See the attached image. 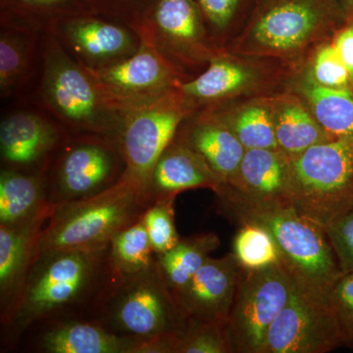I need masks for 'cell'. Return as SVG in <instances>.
Returning <instances> with one entry per match:
<instances>
[{
  "instance_id": "cell-34",
  "label": "cell",
  "mask_w": 353,
  "mask_h": 353,
  "mask_svg": "<svg viewBox=\"0 0 353 353\" xmlns=\"http://www.w3.org/2000/svg\"><path fill=\"white\" fill-rule=\"evenodd\" d=\"M175 199L169 197L152 202L141 217L157 255L168 252L181 240L175 227Z\"/></svg>"
},
{
  "instance_id": "cell-18",
  "label": "cell",
  "mask_w": 353,
  "mask_h": 353,
  "mask_svg": "<svg viewBox=\"0 0 353 353\" xmlns=\"http://www.w3.org/2000/svg\"><path fill=\"white\" fill-rule=\"evenodd\" d=\"M290 157L280 150H246L233 181L217 196L256 204L290 205Z\"/></svg>"
},
{
  "instance_id": "cell-27",
  "label": "cell",
  "mask_w": 353,
  "mask_h": 353,
  "mask_svg": "<svg viewBox=\"0 0 353 353\" xmlns=\"http://www.w3.org/2000/svg\"><path fill=\"white\" fill-rule=\"evenodd\" d=\"M43 34L1 27L0 31V97L19 94L34 75L41 57Z\"/></svg>"
},
{
  "instance_id": "cell-40",
  "label": "cell",
  "mask_w": 353,
  "mask_h": 353,
  "mask_svg": "<svg viewBox=\"0 0 353 353\" xmlns=\"http://www.w3.org/2000/svg\"><path fill=\"white\" fill-rule=\"evenodd\" d=\"M341 2L347 13V20L353 22V0H341Z\"/></svg>"
},
{
  "instance_id": "cell-3",
  "label": "cell",
  "mask_w": 353,
  "mask_h": 353,
  "mask_svg": "<svg viewBox=\"0 0 353 353\" xmlns=\"http://www.w3.org/2000/svg\"><path fill=\"white\" fill-rule=\"evenodd\" d=\"M150 204L124 173L99 194L57 203L41 234L37 259L57 252L106 250L114 236L138 222Z\"/></svg>"
},
{
  "instance_id": "cell-6",
  "label": "cell",
  "mask_w": 353,
  "mask_h": 353,
  "mask_svg": "<svg viewBox=\"0 0 353 353\" xmlns=\"http://www.w3.org/2000/svg\"><path fill=\"white\" fill-rule=\"evenodd\" d=\"M294 68L275 58L219 50L208 68L181 83L178 90L196 112L236 99L281 92Z\"/></svg>"
},
{
  "instance_id": "cell-10",
  "label": "cell",
  "mask_w": 353,
  "mask_h": 353,
  "mask_svg": "<svg viewBox=\"0 0 353 353\" xmlns=\"http://www.w3.org/2000/svg\"><path fill=\"white\" fill-rule=\"evenodd\" d=\"M347 341L326 290L294 278L289 301L269 330L264 353H325Z\"/></svg>"
},
{
  "instance_id": "cell-36",
  "label": "cell",
  "mask_w": 353,
  "mask_h": 353,
  "mask_svg": "<svg viewBox=\"0 0 353 353\" xmlns=\"http://www.w3.org/2000/svg\"><path fill=\"white\" fill-rule=\"evenodd\" d=\"M341 273L353 272V196L324 228Z\"/></svg>"
},
{
  "instance_id": "cell-15",
  "label": "cell",
  "mask_w": 353,
  "mask_h": 353,
  "mask_svg": "<svg viewBox=\"0 0 353 353\" xmlns=\"http://www.w3.org/2000/svg\"><path fill=\"white\" fill-rule=\"evenodd\" d=\"M141 39L139 50L124 61L108 68H87L124 111L155 101L185 82L148 39Z\"/></svg>"
},
{
  "instance_id": "cell-19",
  "label": "cell",
  "mask_w": 353,
  "mask_h": 353,
  "mask_svg": "<svg viewBox=\"0 0 353 353\" xmlns=\"http://www.w3.org/2000/svg\"><path fill=\"white\" fill-rule=\"evenodd\" d=\"M62 128L43 111L21 109L9 113L0 124L2 161L10 168L39 163L59 145Z\"/></svg>"
},
{
  "instance_id": "cell-16",
  "label": "cell",
  "mask_w": 353,
  "mask_h": 353,
  "mask_svg": "<svg viewBox=\"0 0 353 353\" xmlns=\"http://www.w3.org/2000/svg\"><path fill=\"white\" fill-rule=\"evenodd\" d=\"M243 269L233 252L208 257L185 287L172 294L187 319L229 322Z\"/></svg>"
},
{
  "instance_id": "cell-12",
  "label": "cell",
  "mask_w": 353,
  "mask_h": 353,
  "mask_svg": "<svg viewBox=\"0 0 353 353\" xmlns=\"http://www.w3.org/2000/svg\"><path fill=\"white\" fill-rule=\"evenodd\" d=\"M121 279L111 303L114 328L122 334L139 338L183 331L188 319L165 284L157 261L141 273Z\"/></svg>"
},
{
  "instance_id": "cell-1",
  "label": "cell",
  "mask_w": 353,
  "mask_h": 353,
  "mask_svg": "<svg viewBox=\"0 0 353 353\" xmlns=\"http://www.w3.org/2000/svg\"><path fill=\"white\" fill-rule=\"evenodd\" d=\"M347 22L341 0H257L243 31L226 50L296 67Z\"/></svg>"
},
{
  "instance_id": "cell-22",
  "label": "cell",
  "mask_w": 353,
  "mask_h": 353,
  "mask_svg": "<svg viewBox=\"0 0 353 353\" xmlns=\"http://www.w3.org/2000/svg\"><path fill=\"white\" fill-rule=\"evenodd\" d=\"M285 88L301 97L331 139L353 141V94L350 87L332 88L320 85L311 75L306 60L292 71Z\"/></svg>"
},
{
  "instance_id": "cell-41",
  "label": "cell",
  "mask_w": 353,
  "mask_h": 353,
  "mask_svg": "<svg viewBox=\"0 0 353 353\" xmlns=\"http://www.w3.org/2000/svg\"><path fill=\"white\" fill-rule=\"evenodd\" d=\"M350 88H352V92L353 94V73L352 74V76H350Z\"/></svg>"
},
{
  "instance_id": "cell-20",
  "label": "cell",
  "mask_w": 353,
  "mask_h": 353,
  "mask_svg": "<svg viewBox=\"0 0 353 353\" xmlns=\"http://www.w3.org/2000/svg\"><path fill=\"white\" fill-rule=\"evenodd\" d=\"M175 139L201 154L226 185L238 173L246 150L234 132L206 110L183 121Z\"/></svg>"
},
{
  "instance_id": "cell-39",
  "label": "cell",
  "mask_w": 353,
  "mask_h": 353,
  "mask_svg": "<svg viewBox=\"0 0 353 353\" xmlns=\"http://www.w3.org/2000/svg\"><path fill=\"white\" fill-rule=\"evenodd\" d=\"M334 50L347 66L350 75L353 73V22L348 21L332 39Z\"/></svg>"
},
{
  "instance_id": "cell-35",
  "label": "cell",
  "mask_w": 353,
  "mask_h": 353,
  "mask_svg": "<svg viewBox=\"0 0 353 353\" xmlns=\"http://www.w3.org/2000/svg\"><path fill=\"white\" fill-rule=\"evenodd\" d=\"M309 71L313 79L324 87H350V72L341 61L331 41L321 44L307 59Z\"/></svg>"
},
{
  "instance_id": "cell-11",
  "label": "cell",
  "mask_w": 353,
  "mask_h": 353,
  "mask_svg": "<svg viewBox=\"0 0 353 353\" xmlns=\"http://www.w3.org/2000/svg\"><path fill=\"white\" fill-rule=\"evenodd\" d=\"M294 278L282 263L243 270L231 314L234 353H264L272 324L289 301Z\"/></svg>"
},
{
  "instance_id": "cell-7",
  "label": "cell",
  "mask_w": 353,
  "mask_h": 353,
  "mask_svg": "<svg viewBox=\"0 0 353 353\" xmlns=\"http://www.w3.org/2000/svg\"><path fill=\"white\" fill-rule=\"evenodd\" d=\"M192 113L178 88L155 101L124 111L116 137L125 162L124 174L146 196L158 159Z\"/></svg>"
},
{
  "instance_id": "cell-25",
  "label": "cell",
  "mask_w": 353,
  "mask_h": 353,
  "mask_svg": "<svg viewBox=\"0 0 353 353\" xmlns=\"http://www.w3.org/2000/svg\"><path fill=\"white\" fill-rule=\"evenodd\" d=\"M99 14L95 0H0V26L46 34L60 21Z\"/></svg>"
},
{
  "instance_id": "cell-32",
  "label": "cell",
  "mask_w": 353,
  "mask_h": 353,
  "mask_svg": "<svg viewBox=\"0 0 353 353\" xmlns=\"http://www.w3.org/2000/svg\"><path fill=\"white\" fill-rule=\"evenodd\" d=\"M234 254L241 268L246 271L260 270L281 263L276 241L265 228L256 224L241 225L234 238Z\"/></svg>"
},
{
  "instance_id": "cell-17",
  "label": "cell",
  "mask_w": 353,
  "mask_h": 353,
  "mask_svg": "<svg viewBox=\"0 0 353 353\" xmlns=\"http://www.w3.org/2000/svg\"><path fill=\"white\" fill-rule=\"evenodd\" d=\"M55 205L46 202L38 212L22 222L0 225V296L6 318L22 292L28 271L38 254L44 223L50 220Z\"/></svg>"
},
{
  "instance_id": "cell-28",
  "label": "cell",
  "mask_w": 353,
  "mask_h": 353,
  "mask_svg": "<svg viewBox=\"0 0 353 353\" xmlns=\"http://www.w3.org/2000/svg\"><path fill=\"white\" fill-rule=\"evenodd\" d=\"M219 246L215 233L196 234L181 239L170 250L157 255L158 268L171 294L185 287Z\"/></svg>"
},
{
  "instance_id": "cell-5",
  "label": "cell",
  "mask_w": 353,
  "mask_h": 353,
  "mask_svg": "<svg viewBox=\"0 0 353 353\" xmlns=\"http://www.w3.org/2000/svg\"><path fill=\"white\" fill-rule=\"evenodd\" d=\"M290 203L322 228L353 196V141L332 139L290 157Z\"/></svg>"
},
{
  "instance_id": "cell-38",
  "label": "cell",
  "mask_w": 353,
  "mask_h": 353,
  "mask_svg": "<svg viewBox=\"0 0 353 353\" xmlns=\"http://www.w3.org/2000/svg\"><path fill=\"white\" fill-rule=\"evenodd\" d=\"M101 15L126 24L138 32L148 9L157 0H95Z\"/></svg>"
},
{
  "instance_id": "cell-8",
  "label": "cell",
  "mask_w": 353,
  "mask_h": 353,
  "mask_svg": "<svg viewBox=\"0 0 353 353\" xmlns=\"http://www.w3.org/2000/svg\"><path fill=\"white\" fill-rule=\"evenodd\" d=\"M104 252H63L41 257V264L28 277L11 312L13 326L26 328L76 303L99 276Z\"/></svg>"
},
{
  "instance_id": "cell-29",
  "label": "cell",
  "mask_w": 353,
  "mask_h": 353,
  "mask_svg": "<svg viewBox=\"0 0 353 353\" xmlns=\"http://www.w3.org/2000/svg\"><path fill=\"white\" fill-rule=\"evenodd\" d=\"M43 201L41 176L28 175L12 168L0 174V225H14L38 212Z\"/></svg>"
},
{
  "instance_id": "cell-37",
  "label": "cell",
  "mask_w": 353,
  "mask_h": 353,
  "mask_svg": "<svg viewBox=\"0 0 353 353\" xmlns=\"http://www.w3.org/2000/svg\"><path fill=\"white\" fill-rule=\"evenodd\" d=\"M347 341L353 340V272L341 273L326 290Z\"/></svg>"
},
{
  "instance_id": "cell-4",
  "label": "cell",
  "mask_w": 353,
  "mask_h": 353,
  "mask_svg": "<svg viewBox=\"0 0 353 353\" xmlns=\"http://www.w3.org/2000/svg\"><path fill=\"white\" fill-rule=\"evenodd\" d=\"M223 214L239 225L256 224L273 236L281 263L304 284L327 290L341 271L324 228L290 205L256 204L218 196Z\"/></svg>"
},
{
  "instance_id": "cell-33",
  "label": "cell",
  "mask_w": 353,
  "mask_h": 353,
  "mask_svg": "<svg viewBox=\"0 0 353 353\" xmlns=\"http://www.w3.org/2000/svg\"><path fill=\"white\" fill-rule=\"evenodd\" d=\"M175 353H234L228 323L188 319L176 336Z\"/></svg>"
},
{
  "instance_id": "cell-9",
  "label": "cell",
  "mask_w": 353,
  "mask_h": 353,
  "mask_svg": "<svg viewBox=\"0 0 353 353\" xmlns=\"http://www.w3.org/2000/svg\"><path fill=\"white\" fill-rule=\"evenodd\" d=\"M189 81L208 68L218 51L194 0H157L138 32Z\"/></svg>"
},
{
  "instance_id": "cell-26",
  "label": "cell",
  "mask_w": 353,
  "mask_h": 353,
  "mask_svg": "<svg viewBox=\"0 0 353 353\" xmlns=\"http://www.w3.org/2000/svg\"><path fill=\"white\" fill-rule=\"evenodd\" d=\"M145 338L114 334L90 323H66L48 332L41 348L50 353H138Z\"/></svg>"
},
{
  "instance_id": "cell-31",
  "label": "cell",
  "mask_w": 353,
  "mask_h": 353,
  "mask_svg": "<svg viewBox=\"0 0 353 353\" xmlns=\"http://www.w3.org/2000/svg\"><path fill=\"white\" fill-rule=\"evenodd\" d=\"M153 253L141 218L116 234L109 245L111 266L120 278L137 275L150 268L157 261L153 260Z\"/></svg>"
},
{
  "instance_id": "cell-13",
  "label": "cell",
  "mask_w": 353,
  "mask_h": 353,
  "mask_svg": "<svg viewBox=\"0 0 353 353\" xmlns=\"http://www.w3.org/2000/svg\"><path fill=\"white\" fill-rule=\"evenodd\" d=\"M124 171L117 139L83 134L58 160L55 185L62 199L59 203L99 194L117 182Z\"/></svg>"
},
{
  "instance_id": "cell-2",
  "label": "cell",
  "mask_w": 353,
  "mask_h": 353,
  "mask_svg": "<svg viewBox=\"0 0 353 353\" xmlns=\"http://www.w3.org/2000/svg\"><path fill=\"white\" fill-rule=\"evenodd\" d=\"M39 69L41 110L70 131L116 139L124 110L51 32L43 34Z\"/></svg>"
},
{
  "instance_id": "cell-24",
  "label": "cell",
  "mask_w": 353,
  "mask_h": 353,
  "mask_svg": "<svg viewBox=\"0 0 353 353\" xmlns=\"http://www.w3.org/2000/svg\"><path fill=\"white\" fill-rule=\"evenodd\" d=\"M271 95L236 99L203 110L226 125L245 150H279L272 119Z\"/></svg>"
},
{
  "instance_id": "cell-14",
  "label": "cell",
  "mask_w": 353,
  "mask_h": 353,
  "mask_svg": "<svg viewBox=\"0 0 353 353\" xmlns=\"http://www.w3.org/2000/svg\"><path fill=\"white\" fill-rule=\"evenodd\" d=\"M50 32L78 63L92 70L124 61L141 43V36L132 28L99 14L60 21Z\"/></svg>"
},
{
  "instance_id": "cell-21",
  "label": "cell",
  "mask_w": 353,
  "mask_h": 353,
  "mask_svg": "<svg viewBox=\"0 0 353 353\" xmlns=\"http://www.w3.org/2000/svg\"><path fill=\"white\" fill-rule=\"evenodd\" d=\"M224 185L201 154L174 139L155 165L148 199L152 203L192 189H210L218 194Z\"/></svg>"
},
{
  "instance_id": "cell-23",
  "label": "cell",
  "mask_w": 353,
  "mask_h": 353,
  "mask_svg": "<svg viewBox=\"0 0 353 353\" xmlns=\"http://www.w3.org/2000/svg\"><path fill=\"white\" fill-rule=\"evenodd\" d=\"M271 111L279 150L289 157L333 139L320 126L305 102L292 90L285 88L272 94Z\"/></svg>"
},
{
  "instance_id": "cell-30",
  "label": "cell",
  "mask_w": 353,
  "mask_h": 353,
  "mask_svg": "<svg viewBox=\"0 0 353 353\" xmlns=\"http://www.w3.org/2000/svg\"><path fill=\"white\" fill-rule=\"evenodd\" d=\"M217 50H226L240 34L257 0H194Z\"/></svg>"
}]
</instances>
